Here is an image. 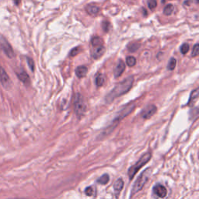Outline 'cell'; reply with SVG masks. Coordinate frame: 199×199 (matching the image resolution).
<instances>
[{
    "instance_id": "obj_1",
    "label": "cell",
    "mask_w": 199,
    "mask_h": 199,
    "mask_svg": "<svg viewBox=\"0 0 199 199\" xmlns=\"http://www.w3.org/2000/svg\"><path fill=\"white\" fill-rule=\"evenodd\" d=\"M134 83V78L133 76H129L123 81H121L118 84H117L114 88L111 90L110 93H108V95L105 97V101L106 103L110 104L114 101L115 99L118 97H121V95L126 94L131 90L132 87Z\"/></svg>"
},
{
    "instance_id": "obj_2",
    "label": "cell",
    "mask_w": 199,
    "mask_h": 199,
    "mask_svg": "<svg viewBox=\"0 0 199 199\" xmlns=\"http://www.w3.org/2000/svg\"><path fill=\"white\" fill-rule=\"evenodd\" d=\"M135 107V105L134 103H129V104H126V105H125V107H124V108L118 113L117 116L114 118V120H113L111 125H110L109 127H108V128H106L105 131L104 132V135H108V134L111 133L113 130H114V128L118 125V124L119 123L120 121L123 119V118H125V117L128 116V114L133 111Z\"/></svg>"
},
{
    "instance_id": "obj_3",
    "label": "cell",
    "mask_w": 199,
    "mask_h": 199,
    "mask_svg": "<svg viewBox=\"0 0 199 199\" xmlns=\"http://www.w3.org/2000/svg\"><path fill=\"white\" fill-rule=\"evenodd\" d=\"M151 156H152V154H151L150 152H146V153H145V154H143L141 156L140 159L137 161V163L135 164H134L133 166H132L129 168L128 174L130 180H132L133 177L135 176V174L137 173V172L139 171L142 166H145L150 160Z\"/></svg>"
},
{
    "instance_id": "obj_4",
    "label": "cell",
    "mask_w": 199,
    "mask_h": 199,
    "mask_svg": "<svg viewBox=\"0 0 199 199\" xmlns=\"http://www.w3.org/2000/svg\"><path fill=\"white\" fill-rule=\"evenodd\" d=\"M151 173H152V169H147V170H144L142 173L139 176V177L137 178L136 181L134 183L133 187L132 190V196L136 194L143 188L144 185H145L146 182L149 180V177H150Z\"/></svg>"
},
{
    "instance_id": "obj_5",
    "label": "cell",
    "mask_w": 199,
    "mask_h": 199,
    "mask_svg": "<svg viewBox=\"0 0 199 199\" xmlns=\"http://www.w3.org/2000/svg\"><path fill=\"white\" fill-rule=\"evenodd\" d=\"M74 111L76 116L78 118H81L84 115L87 111V105H86L83 96L80 94H76L74 98Z\"/></svg>"
},
{
    "instance_id": "obj_6",
    "label": "cell",
    "mask_w": 199,
    "mask_h": 199,
    "mask_svg": "<svg viewBox=\"0 0 199 199\" xmlns=\"http://www.w3.org/2000/svg\"><path fill=\"white\" fill-rule=\"evenodd\" d=\"M156 107L153 104H149V105L146 106L143 110H142L141 115L143 118L145 119H149L151 117H152L155 114V113L156 112Z\"/></svg>"
},
{
    "instance_id": "obj_7",
    "label": "cell",
    "mask_w": 199,
    "mask_h": 199,
    "mask_svg": "<svg viewBox=\"0 0 199 199\" xmlns=\"http://www.w3.org/2000/svg\"><path fill=\"white\" fill-rule=\"evenodd\" d=\"M0 82L5 89L9 88V87H10V79L2 66H0Z\"/></svg>"
},
{
    "instance_id": "obj_8",
    "label": "cell",
    "mask_w": 199,
    "mask_h": 199,
    "mask_svg": "<svg viewBox=\"0 0 199 199\" xmlns=\"http://www.w3.org/2000/svg\"><path fill=\"white\" fill-rule=\"evenodd\" d=\"M1 46H2V48L3 50V52H5V54L10 59L14 57V52L12 50L11 45L8 43L5 38H2L1 39Z\"/></svg>"
},
{
    "instance_id": "obj_9",
    "label": "cell",
    "mask_w": 199,
    "mask_h": 199,
    "mask_svg": "<svg viewBox=\"0 0 199 199\" xmlns=\"http://www.w3.org/2000/svg\"><path fill=\"white\" fill-rule=\"evenodd\" d=\"M152 191H153L154 194H156L157 197H160V198H163L167 194V190H166V187L160 183H156L152 188Z\"/></svg>"
},
{
    "instance_id": "obj_10",
    "label": "cell",
    "mask_w": 199,
    "mask_h": 199,
    "mask_svg": "<svg viewBox=\"0 0 199 199\" xmlns=\"http://www.w3.org/2000/svg\"><path fill=\"white\" fill-rule=\"evenodd\" d=\"M125 70V64L123 61L121 59H119L118 63L116 64V66L114 69V75L115 78H118L121 75L123 74V73Z\"/></svg>"
},
{
    "instance_id": "obj_11",
    "label": "cell",
    "mask_w": 199,
    "mask_h": 199,
    "mask_svg": "<svg viewBox=\"0 0 199 199\" xmlns=\"http://www.w3.org/2000/svg\"><path fill=\"white\" fill-rule=\"evenodd\" d=\"M93 52H92V57L94 59H98L104 55L105 53L106 48L104 45L98 46V47H93Z\"/></svg>"
},
{
    "instance_id": "obj_12",
    "label": "cell",
    "mask_w": 199,
    "mask_h": 199,
    "mask_svg": "<svg viewBox=\"0 0 199 199\" xmlns=\"http://www.w3.org/2000/svg\"><path fill=\"white\" fill-rule=\"evenodd\" d=\"M123 187H124V181L121 178L118 179V180L115 181V183H114V190L117 197H118V196L119 195L121 190L123 189Z\"/></svg>"
},
{
    "instance_id": "obj_13",
    "label": "cell",
    "mask_w": 199,
    "mask_h": 199,
    "mask_svg": "<svg viewBox=\"0 0 199 199\" xmlns=\"http://www.w3.org/2000/svg\"><path fill=\"white\" fill-rule=\"evenodd\" d=\"M87 68L85 66H80L76 69V75L79 78H83L87 74Z\"/></svg>"
},
{
    "instance_id": "obj_14",
    "label": "cell",
    "mask_w": 199,
    "mask_h": 199,
    "mask_svg": "<svg viewBox=\"0 0 199 199\" xmlns=\"http://www.w3.org/2000/svg\"><path fill=\"white\" fill-rule=\"evenodd\" d=\"M16 75H17L18 78H19V80H20L21 82H23V83H24V84H27H27H29L30 77L26 72L23 71V70H21L20 72H19V73H16Z\"/></svg>"
},
{
    "instance_id": "obj_15",
    "label": "cell",
    "mask_w": 199,
    "mask_h": 199,
    "mask_svg": "<svg viewBox=\"0 0 199 199\" xmlns=\"http://www.w3.org/2000/svg\"><path fill=\"white\" fill-rule=\"evenodd\" d=\"M87 11L90 15H97L100 11V8L96 5H88L87 6Z\"/></svg>"
},
{
    "instance_id": "obj_16",
    "label": "cell",
    "mask_w": 199,
    "mask_h": 199,
    "mask_svg": "<svg viewBox=\"0 0 199 199\" xmlns=\"http://www.w3.org/2000/svg\"><path fill=\"white\" fill-rule=\"evenodd\" d=\"M197 98H198V89H195L190 94V98H189L188 101V105L194 104V102L197 100Z\"/></svg>"
},
{
    "instance_id": "obj_17",
    "label": "cell",
    "mask_w": 199,
    "mask_h": 199,
    "mask_svg": "<svg viewBox=\"0 0 199 199\" xmlns=\"http://www.w3.org/2000/svg\"><path fill=\"white\" fill-rule=\"evenodd\" d=\"M91 44L93 47H98V46H102L104 44V41H103L102 38L99 37H94L92 38L91 40Z\"/></svg>"
},
{
    "instance_id": "obj_18",
    "label": "cell",
    "mask_w": 199,
    "mask_h": 199,
    "mask_svg": "<svg viewBox=\"0 0 199 199\" xmlns=\"http://www.w3.org/2000/svg\"><path fill=\"white\" fill-rule=\"evenodd\" d=\"M109 180H110L109 175L105 173V174L102 175V176L97 180V182H98L99 183L102 184V185H105V184H107V183L109 182Z\"/></svg>"
},
{
    "instance_id": "obj_19",
    "label": "cell",
    "mask_w": 199,
    "mask_h": 199,
    "mask_svg": "<svg viewBox=\"0 0 199 199\" xmlns=\"http://www.w3.org/2000/svg\"><path fill=\"white\" fill-rule=\"evenodd\" d=\"M95 82L97 87H101V86L104 85V82H105V76L103 74L98 75L97 76V78H96Z\"/></svg>"
},
{
    "instance_id": "obj_20",
    "label": "cell",
    "mask_w": 199,
    "mask_h": 199,
    "mask_svg": "<svg viewBox=\"0 0 199 199\" xmlns=\"http://www.w3.org/2000/svg\"><path fill=\"white\" fill-rule=\"evenodd\" d=\"M176 65H177V59L174 58H171L167 64V69L170 71H173L176 67Z\"/></svg>"
},
{
    "instance_id": "obj_21",
    "label": "cell",
    "mask_w": 199,
    "mask_h": 199,
    "mask_svg": "<svg viewBox=\"0 0 199 199\" xmlns=\"http://www.w3.org/2000/svg\"><path fill=\"white\" fill-rule=\"evenodd\" d=\"M173 9H174L173 5H171V4H169V5L165 6L164 9H163V13H164L165 15H166V16H170V15L172 14V12H173Z\"/></svg>"
},
{
    "instance_id": "obj_22",
    "label": "cell",
    "mask_w": 199,
    "mask_h": 199,
    "mask_svg": "<svg viewBox=\"0 0 199 199\" xmlns=\"http://www.w3.org/2000/svg\"><path fill=\"white\" fill-rule=\"evenodd\" d=\"M139 47H140V44L137 43V42H134V43H132L131 44L128 45V49L129 52H135L139 48Z\"/></svg>"
},
{
    "instance_id": "obj_23",
    "label": "cell",
    "mask_w": 199,
    "mask_h": 199,
    "mask_svg": "<svg viewBox=\"0 0 199 199\" xmlns=\"http://www.w3.org/2000/svg\"><path fill=\"white\" fill-rule=\"evenodd\" d=\"M126 63L128 66L132 67L136 64V59L133 56H128L126 59Z\"/></svg>"
},
{
    "instance_id": "obj_24",
    "label": "cell",
    "mask_w": 199,
    "mask_h": 199,
    "mask_svg": "<svg viewBox=\"0 0 199 199\" xmlns=\"http://www.w3.org/2000/svg\"><path fill=\"white\" fill-rule=\"evenodd\" d=\"M189 49H190V46H189L188 44H183L180 46V51L183 55H186L188 52Z\"/></svg>"
},
{
    "instance_id": "obj_25",
    "label": "cell",
    "mask_w": 199,
    "mask_h": 199,
    "mask_svg": "<svg viewBox=\"0 0 199 199\" xmlns=\"http://www.w3.org/2000/svg\"><path fill=\"white\" fill-rule=\"evenodd\" d=\"M80 51H81V48H80V46H78V47L74 48L72 49L71 52H70L69 56L71 58L75 57V56L77 55H78L79 53H80Z\"/></svg>"
},
{
    "instance_id": "obj_26",
    "label": "cell",
    "mask_w": 199,
    "mask_h": 199,
    "mask_svg": "<svg viewBox=\"0 0 199 199\" xmlns=\"http://www.w3.org/2000/svg\"><path fill=\"white\" fill-rule=\"evenodd\" d=\"M148 6L150 9H155L157 5V1L156 0H147Z\"/></svg>"
},
{
    "instance_id": "obj_27",
    "label": "cell",
    "mask_w": 199,
    "mask_h": 199,
    "mask_svg": "<svg viewBox=\"0 0 199 199\" xmlns=\"http://www.w3.org/2000/svg\"><path fill=\"white\" fill-rule=\"evenodd\" d=\"M111 23L108 21H104L102 23V27L104 32H108L111 29Z\"/></svg>"
},
{
    "instance_id": "obj_28",
    "label": "cell",
    "mask_w": 199,
    "mask_h": 199,
    "mask_svg": "<svg viewBox=\"0 0 199 199\" xmlns=\"http://www.w3.org/2000/svg\"><path fill=\"white\" fill-rule=\"evenodd\" d=\"M198 52H199V45L198 44H196L193 48L192 53H191V56L192 57H197L198 55Z\"/></svg>"
},
{
    "instance_id": "obj_29",
    "label": "cell",
    "mask_w": 199,
    "mask_h": 199,
    "mask_svg": "<svg viewBox=\"0 0 199 199\" xmlns=\"http://www.w3.org/2000/svg\"><path fill=\"white\" fill-rule=\"evenodd\" d=\"M27 64L29 66V68L30 69L32 72L34 71V62L33 59H30V58H27Z\"/></svg>"
},
{
    "instance_id": "obj_30",
    "label": "cell",
    "mask_w": 199,
    "mask_h": 199,
    "mask_svg": "<svg viewBox=\"0 0 199 199\" xmlns=\"http://www.w3.org/2000/svg\"><path fill=\"white\" fill-rule=\"evenodd\" d=\"M85 193L87 196H92L94 194V188L92 187H88L85 189Z\"/></svg>"
},
{
    "instance_id": "obj_31",
    "label": "cell",
    "mask_w": 199,
    "mask_h": 199,
    "mask_svg": "<svg viewBox=\"0 0 199 199\" xmlns=\"http://www.w3.org/2000/svg\"><path fill=\"white\" fill-rule=\"evenodd\" d=\"M13 1H14V3L16 4V5H19L21 2V0H13Z\"/></svg>"
},
{
    "instance_id": "obj_32",
    "label": "cell",
    "mask_w": 199,
    "mask_h": 199,
    "mask_svg": "<svg viewBox=\"0 0 199 199\" xmlns=\"http://www.w3.org/2000/svg\"><path fill=\"white\" fill-rule=\"evenodd\" d=\"M11 199H22V198H11Z\"/></svg>"
}]
</instances>
